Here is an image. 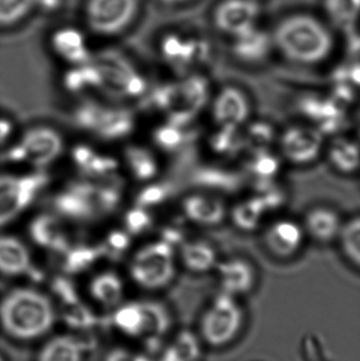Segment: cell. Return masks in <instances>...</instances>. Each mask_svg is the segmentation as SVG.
<instances>
[{
    "label": "cell",
    "mask_w": 360,
    "mask_h": 361,
    "mask_svg": "<svg viewBox=\"0 0 360 361\" xmlns=\"http://www.w3.org/2000/svg\"><path fill=\"white\" fill-rule=\"evenodd\" d=\"M124 190V182L118 176L106 180L80 178L57 191L53 208L57 216L71 222H97L118 209Z\"/></svg>",
    "instance_id": "1"
},
{
    "label": "cell",
    "mask_w": 360,
    "mask_h": 361,
    "mask_svg": "<svg viewBox=\"0 0 360 361\" xmlns=\"http://www.w3.org/2000/svg\"><path fill=\"white\" fill-rule=\"evenodd\" d=\"M56 319L54 305L39 290L18 288L0 300V326L12 337L31 341L52 330Z\"/></svg>",
    "instance_id": "2"
},
{
    "label": "cell",
    "mask_w": 360,
    "mask_h": 361,
    "mask_svg": "<svg viewBox=\"0 0 360 361\" xmlns=\"http://www.w3.org/2000/svg\"><path fill=\"white\" fill-rule=\"evenodd\" d=\"M272 38L281 54L297 65H319L329 59L334 48L331 32L321 20L306 14L283 19Z\"/></svg>",
    "instance_id": "3"
},
{
    "label": "cell",
    "mask_w": 360,
    "mask_h": 361,
    "mask_svg": "<svg viewBox=\"0 0 360 361\" xmlns=\"http://www.w3.org/2000/svg\"><path fill=\"white\" fill-rule=\"evenodd\" d=\"M177 263V248L158 238L135 250L129 263V275L139 288L160 290L173 283Z\"/></svg>",
    "instance_id": "4"
},
{
    "label": "cell",
    "mask_w": 360,
    "mask_h": 361,
    "mask_svg": "<svg viewBox=\"0 0 360 361\" xmlns=\"http://www.w3.org/2000/svg\"><path fill=\"white\" fill-rule=\"evenodd\" d=\"M76 127L103 141H120L135 128V116L128 108L99 102H82L73 110Z\"/></svg>",
    "instance_id": "5"
},
{
    "label": "cell",
    "mask_w": 360,
    "mask_h": 361,
    "mask_svg": "<svg viewBox=\"0 0 360 361\" xmlns=\"http://www.w3.org/2000/svg\"><path fill=\"white\" fill-rule=\"evenodd\" d=\"M244 324V313L236 297L221 292L200 320V335L209 347L220 349L236 341Z\"/></svg>",
    "instance_id": "6"
},
{
    "label": "cell",
    "mask_w": 360,
    "mask_h": 361,
    "mask_svg": "<svg viewBox=\"0 0 360 361\" xmlns=\"http://www.w3.org/2000/svg\"><path fill=\"white\" fill-rule=\"evenodd\" d=\"M114 322L128 336L160 339L170 330L173 317L160 301H135L116 311Z\"/></svg>",
    "instance_id": "7"
},
{
    "label": "cell",
    "mask_w": 360,
    "mask_h": 361,
    "mask_svg": "<svg viewBox=\"0 0 360 361\" xmlns=\"http://www.w3.org/2000/svg\"><path fill=\"white\" fill-rule=\"evenodd\" d=\"M48 183L42 171L0 173V228L8 226L29 209Z\"/></svg>",
    "instance_id": "8"
},
{
    "label": "cell",
    "mask_w": 360,
    "mask_h": 361,
    "mask_svg": "<svg viewBox=\"0 0 360 361\" xmlns=\"http://www.w3.org/2000/svg\"><path fill=\"white\" fill-rule=\"evenodd\" d=\"M63 152L61 135L50 127L39 126L25 131L6 152V158L12 163L42 171L58 160Z\"/></svg>",
    "instance_id": "9"
},
{
    "label": "cell",
    "mask_w": 360,
    "mask_h": 361,
    "mask_svg": "<svg viewBox=\"0 0 360 361\" xmlns=\"http://www.w3.org/2000/svg\"><path fill=\"white\" fill-rule=\"evenodd\" d=\"M276 144L283 161L294 166H310L325 154L327 135L314 125L299 123L278 133Z\"/></svg>",
    "instance_id": "10"
},
{
    "label": "cell",
    "mask_w": 360,
    "mask_h": 361,
    "mask_svg": "<svg viewBox=\"0 0 360 361\" xmlns=\"http://www.w3.org/2000/svg\"><path fill=\"white\" fill-rule=\"evenodd\" d=\"M99 75V90L116 99H141L148 90L144 76L116 55H104L94 63Z\"/></svg>",
    "instance_id": "11"
},
{
    "label": "cell",
    "mask_w": 360,
    "mask_h": 361,
    "mask_svg": "<svg viewBox=\"0 0 360 361\" xmlns=\"http://www.w3.org/2000/svg\"><path fill=\"white\" fill-rule=\"evenodd\" d=\"M139 11V0H89L86 20L99 35H116L126 29Z\"/></svg>",
    "instance_id": "12"
},
{
    "label": "cell",
    "mask_w": 360,
    "mask_h": 361,
    "mask_svg": "<svg viewBox=\"0 0 360 361\" xmlns=\"http://www.w3.org/2000/svg\"><path fill=\"white\" fill-rule=\"evenodd\" d=\"M216 127L242 129L251 120L253 103L247 91L236 85H225L209 101Z\"/></svg>",
    "instance_id": "13"
},
{
    "label": "cell",
    "mask_w": 360,
    "mask_h": 361,
    "mask_svg": "<svg viewBox=\"0 0 360 361\" xmlns=\"http://www.w3.org/2000/svg\"><path fill=\"white\" fill-rule=\"evenodd\" d=\"M262 245L277 260H291L298 256L306 241L302 222L292 218L275 219L262 231Z\"/></svg>",
    "instance_id": "14"
},
{
    "label": "cell",
    "mask_w": 360,
    "mask_h": 361,
    "mask_svg": "<svg viewBox=\"0 0 360 361\" xmlns=\"http://www.w3.org/2000/svg\"><path fill=\"white\" fill-rule=\"evenodd\" d=\"M180 212L190 224L213 228L228 220V206L221 195L200 189L182 197Z\"/></svg>",
    "instance_id": "15"
},
{
    "label": "cell",
    "mask_w": 360,
    "mask_h": 361,
    "mask_svg": "<svg viewBox=\"0 0 360 361\" xmlns=\"http://www.w3.org/2000/svg\"><path fill=\"white\" fill-rule=\"evenodd\" d=\"M213 271L217 274L221 292L236 298L253 292L257 284V269L245 257H230L219 260Z\"/></svg>",
    "instance_id": "16"
},
{
    "label": "cell",
    "mask_w": 360,
    "mask_h": 361,
    "mask_svg": "<svg viewBox=\"0 0 360 361\" xmlns=\"http://www.w3.org/2000/svg\"><path fill=\"white\" fill-rule=\"evenodd\" d=\"M260 6L257 0H223L213 15L216 27L226 35H239L257 25Z\"/></svg>",
    "instance_id": "17"
},
{
    "label": "cell",
    "mask_w": 360,
    "mask_h": 361,
    "mask_svg": "<svg viewBox=\"0 0 360 361\" xmlns=\"http://www.w3.org/2000/svg\"><path fill=\"white\" fill-rule=\"evenodd\" d=\"M300 222L306 239L317 244H330L335 242L344 218L332 206L316 205L309 208Z\"/></svg>",
    "instance_id": "18"
},
{
    "label": "cell",
    "mask_w": 360,
    "mask_h": 361,
    "mask_svg": "<svg viewBox=\"0 0 360 361\" xmlns=\"http://www.w3.org/2000/svg\"><path fill=\"white\" fill-rule=\"evenodd\" d=\"M207 48L204 42L170 34L163 39L161 53L173 69L184 72L205 59Z\"/></svg>",
    "instance_id": "19"
},
{
    "label": "cell",
    "mask_w": 360,
    "mask_h": 361,
    "mask_svg": "<svg viewBox=\"0 0 360 361\" xmlns=\"http://www.w3.org/2000/svg\"><path fill=\"white\" fill-rule=\"evenodd\" d=\"M71 160L74 166L82 173V178L106 180L118 176L120 161L110 154L97 152L90 146L80 145L73 148Z\"/></svg>",
    "instance_id": "20"
},
{
    "label": "cell",
    "mask_w": 360,
    "mask_h": 361,
    "mask_svg": "<svg viewBox=\"0 0 360 361\" xmlns=\"http://www.w3.org/2000/svg\"><path fill=\"white\" fill-rule=\"evenodd\" d=\"M123 165L130 177L142 184L156 180L161 173L158 152L141 144H130L125 147Z\"/></svg>",
    "instance_id": "21"
},
{
    "label": "cell",
    "mask_w": 360,
    "mask_h": 361,
    "mask_svg": "<svg viewBox=\"0 0 360 361\" xmlns=\"http://www.w3.org/2000/svg\"><path fill=\"white\" fill-rule=\"evenodd\" d=\"M232 38V54L249 65H257L268 59L274 44L272 36L257 25Z\"/></svg>",
    "instance_id": "22"
},
{
    "label": "cell",
    "mask_w": 360,
    "mask_h": 361,
    "mask_svg": "<svg viewBox=\"0 0 360 361\" xmlns=\"http://www.w3.org/2000/svg\"><path fill=\"white\" fill-rule=\"evenodd\" d=\"M178 261L190 273L205 274L213 271L218 261L217 248L204 239H187L177 248Z\"/></svg>",
    "instance_id": "23"
},
{
    "label": "cell",
    "mask_w": 360,
    "mask_h": 361,
    "mask_svg": "<svg viewBox=\"0 0 360 361\" xmlns=\"http://www.w3.org/2000/svg\"><path fill=\"white\" fill-rule=\"evenodd\" d=\"M328 162L336 173L354 176L359 171V145L356 140L347 135H336L327 142L325 149Z\"/></svg>",
    "instance_id": "24"
},
{
    "label": "cell",
    "mask_w": 360,
    "mask_h": 361,
    "mask_svg": "<svg viewBox=\"0 0 360 361\" xmlns=\"http://www.w3.org/2000/svg\"><path fill=\"white\" fill-rule=\"evenodd\" d=\"M27 246L15 235H0V275L18 277L31 269Z\"/></svg>",
    "instance_id": "25"
},
{
    "label": "cell",
    "mask_w": 360,
    "mask_h": 361,
    "mask_svg": "<svg viewBox=\"0 0 360 361\" xmlns=\"http://www.w3.org/2000/svg\"><path fill=\"white\" fill-rule=\"evenodd\" d=\"M245 176L242 171L226 169L224 167L206 166L196 171L194 180L201 190L224 195L235 193L242 187Z\"/></svg>",
    "instance_id": "26"
},
{
    "label": "cell",
    "mask_w": 360,
    "mask_h": 361,
    "mask_svg": "<svg viewBox=\"0 0 360 361\" xmlns=\"http://www.w3.org/2000/svg\"><path fill=\"white\" fill-rule=\"evenodd\" d=\"M29 233L34 243L57 252H63L70 243L63 222L52 214H42L34 219Z\"/></svg>",
    "instance_id": "27"
},
{
    "label": "cell",
    "mask_w": 360,
    "mask_h": 361,
    "mask_svg": "<svg viewBox=\"0 0 360 361\" xmlns=\"http://www.w3.org/2000/svg\"><path fill=\"white\" fill-rule=\"evenodd\" d=\"M51 46L53 51L70 65H82L90 61L86 39L73 27H63L55 32L51 38Z\"/></svg>",
    "instance_id": "28"
},
{
    "label": "cell",
    "mask_w": 360,
    "mask_h": 361,
    "mask_svg": "<svg viewBox=\"0 0 360 361\" xmlns=\"http://www.w3.org/2000/svg\"><path fill=\"white\" fill-rule=\"evenodd\" d=\"M177 88L178 107L175 109L190 110L198 114L211 101V85L204 76L199 74L184 76L177 82Z\"/></svg>",
    "instance_id": "29"
},
{
    "label": "cell",
    "mask_w": 360,
    "mask_h": 361,
    "mask_svg": "<svg viewBox=\"0 0 360 361\" xmlns=\"http://www.w3.org/2000/svg\"><path fill=\"white\" fill-rule=\"evenodd\" d=\"M283 159L272 149L249 150L242 173L256 182L276 180L281 171Z\"/></svg>",
    "instance_id": "30"
},
{
    "label": "cell",
    "mask_w": 360,
    "mask_h": 361,
    "mask_svg": "<svg viewBox=\"0 0 360 361\" xmlns=\"http://www.w3.org/2000/svg\"><path fill=\"white\" fill-rule=\"evenodd\" d=\"M266 214L261 202L255 195H252L236 202L232 207H228V219L232 221V225L238 231L253 233L261 228Z\"/></svg>",
    "instance_id": "31"
},
{
    "label": "cell",
    "mask_w": 360,
    "mask_h": 361,
    "mask_svg": "<svg viewBox=\"0 0 360 361\" xmlns=\"http://www.w3.org/2000/svg\"><path fill=\"white\" fill-rule=\"evenodd\" d=\"M89 292L93 299L101 305L114 307L124 297V282L120 275L114 271H103L91 279Z\"/></svg>",
    "instance_id": "32"
},
{
    "label": "cell",
    "mask_w": 360,
    "mask_h": 361,
    "mask_svg": "<svg viewBox=\"0 0 360 361\" xmlns=\"http://www.w3.org/2000/svg\"><path fill=\"white\" fill-rule=\"evenodd\" d=\"M342 257L349 264L360 269V216L359 214L344 219L335 240Z\"/></svg>",
    "instance_id": "33"
},
{
    "label": "cell",
    "mask_w": 360,
    "mask_h": 361,
    "mask_svg": "<svg viewBox=\"0 0 360 361\" xmlns=\"http://www.w3.org/2000/svg\"><path fill=\"white\" fill-rule=\"evenodd\" d=\"M37 361H82V349L73 337L58 335L42 345Z\"/></svg>",
    "instance_id": "34"
},
{
    "label": "cell",
    "mask_w": 360,
    "mask_h": 361,
    "mask_svg": "<svg viewBox=\"0 0 360 361\" xmlns=\"http://www.w3.org/2000/svg\"><path fill=\"white\" fill-rule=\"evenodd\" d=\"M209 135V147L213 154L222 158L230 159L245 152L242 129L216 127Z\"/></svg>",
    "instance_id": "35"
},
{
    "label": "cell",
    "mask_w": 360,
    "mask_h": 361,
    "mask_svg": "<svg viewBox=\"0 0 360 361\" xmlns=\"http://www.w3.org/2000/svg\"><path fill=\"white\" fill-rule=\"evenodd\" d=\"M201 356V341L194 332L182 330L165 348L163 361H198Z\"/></svg>",
    "instance_id": "36"
},
{
    "label": "cell",
    "mask_w": 360,
    "mask_h": 361,
    "mask_svg": "<svg viewBox=\"0 0 360 361\" xmlns=\"http://www.w3.org/2000/svg\"><path fill=\"white\" fill-rule=\"evenodd\" d=\"M245 150L271 149L276 143L278 133L272 124L266 121H249L242 128Z\"/></svg>",
    "instance_id": "37"
},
{
    "label": "cell",
    "mask_w": 360,
    "mask_h": 361,
    "mask_svg": "<svg viewBox=\"0 0 360 361\" xmlns=\"http://www.w3.org/2000/svg\"><path fill=\"white\" fill-rule=\"evenodd\" d=\"M65 88L73 94L99 88V75L94 63L73 66L65 76Z\"/></svg>",
    "instance_id": "38"
},
{
    "label": "cell",
    "mask_w": 360,
    "mask_h": 361,
    "mask_svg": "<svg viewBox=\"0 0 360 361\" xmlns=\"http://www.w3.org/2000/svg\"><path fill=\"white\" fill-rule=\"evenodd\" d=\"M185 128L165 121L152 130L151 141L156 152L173 154L185 143Z\"/></svg>",
    "instance_id": "39"
},
{
    "label": "cell",
    "mask_w": 360,
    "mask_h": 361,
    "mask_svg": "<svg viewBox=\"0 0 360 361\" xmlns=\"http://www.w3.org/2000/svg\"><path fill=\"white\" fill-rule=\"evenodd\" d=\"M325 10L330 18L345 29L356 25L360 0H325Z\"/></svg>",
    "instance_id": "40"
},
{
    "label": "cell",
    "mask_w": 360,
    "mask_h": 361,
    "mask_svg": "<svg viewBox=\"0 0 360 361\" xmlns=\"http://www.w3.org/2000/svg\"><path fill=\"white\" fill-rule=\"evenodd\" d=\"M170 187L156 180L144 183L133 201V205L151 210L164 205L170 197Z\"/></svg>",
    "instance_id": "41"
},
{
    "label": "cell",
    "mask_w": 360,
    "mask_h": 361,
    "mask_svg": "<svg viewBox=\"0 0 360 361\" xmlns=\"http://www.w3.org/2000/svg\"><path fill=\"white\" fill-rule=\"evenodd\" d=\"M154 225V219L151 210L139 206H131L123 216L122 228L132 238L149 233Z\"/></svg>",
    "instance_id": "42"
},
{
    "label": "cell",
    "mask_w": 360,
    "mask_h": 361,
    "mask_svg": "<svg viewBox=\"0 0 360 361\" xmlns=\"http://www.w3.org/2000/svg\"><path fill=\"white\" fill-rule=\"evenodd\" d=\"M37 4V0H0V25H11L23 20Z\"/></svg>",
    "instance_id": "43"
},
{
    "label": "cell",
    "mask_w": 360,
    "mask_h": 361,
    "mask_svg": "<svg viewBox=\"0 0 360 361\" xmlns=\"http://www.w3.org/2000/svg\"><path fill=\"white\" fill-rule=\"evenodd\" d=\"M133 238L127 231L120 228L109 231L99 243L101 256L120 257L126 254L132 245Z\"/></svg>",
    "instance_id": "44"
},
{
    "label": "cell",
    "mask_w": 360,
    "mask_h": 361,
    "mask_svg": "<svg viewBox=\"0 0 360 361\" xmlns=\"http://www.w3.org/2000/svg\"><path fill=\"white\" fill-rule=\"evenodd\" d=\"M104 361H150L145 356L139 355L125 348H114L108 352Z\"/></svg>",
    "instance_id": "45"
},
{
    "label": "cell",
    "mask_w": 360,
    "mask_h": 361,
    "mask_svg": "<svg viewBox=\"0 0 360 361\" xmlns=\"http://www.w3.org/2000/svg\"><path fill=\"white\" fill-rule=\"evenodd\" d=\"M11 125L10 123L0 118V142L4 141L10 135Z\"/></svg>",
    "instance_id": "46"
},
{
    "label": "cell",
    "mask_w": 360,
    "mask_h": 361,
    "mask_svg": "<svg viewBox=\"0 0 360 361\" xmlns=\"http://www.w3.org/2000/svg\"><path fill=\"white\" fill-rule=\"evenodd\" d=\"M156 1L166 4V6H175V4H183V2L190 1V0H156Z\"/></svg>",
    "instance_id": "47"
},
{
    "label": "cell",
    "mask_w": 360,
    "mask_h": 361,
    "mask_svg": "<svg viewBox=\"0 0 360 361\" xmlns=\"http://www.w3.org/2000/svg\"><path fill=\"white\" fill-rule=\"evenodd\" d=\"M0 361H4V358H2V356H1V355H0Z\"/></svg>",
    "instance_id": "48"
},
{
    "label": "cell",
    "mask_w": 360,
    "mask_h": 361,
    "mask_svg": "<svg viewBox=\"0 0 360 361\" xmlns=\"http://www.w3.org/2000/svg\"><path fill=\"white\" fill-rule=\"evenodd\" d=\"M159 361H163V360H159Z\"/></svg>",
    "instance_id": "49"
}]
</instances>
